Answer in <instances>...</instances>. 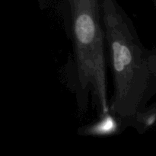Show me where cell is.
<instances>
[{
    "instance_id": "1",
    "label": "cell",
    "mask_w": 156,
    "mask_h": 156,
    "mask_svg": "<svg viewBox=\"0 0 156 156\" xmlns=\"http://www.w3.org/2000/svg\"><path fill=\"white\" fill-rule=\"evenodd\" d=\"M101 13L114 84L109 114L117 122L118 132L137 129L156 94V49L143 44L133 21L117 0H102Z\"/></svg>"
},
{
    "instance_id": "2",
    "label": "cell",
    "mask_w": 156,
    "mask_h": 156,
    "mask_svg": "<svg viewBox=\"0 0 156 156\" xmlns=\"http://www.w3.org/2000/svg\"><path fill=\"white\" fill-rule=\"evenodd\" d=\"M102 0H56L67 37L73 46L69 85L80 114L86 111L90 96L99 119L109 114L106 80V41Z\"/></svg>"
},
{
    "instance_id": "3",
    "label": "cell",
    "mask_w": 156,
    "mask_h": 156,
    "mask_svg": "<svg viewBox=\"0 0 156 156\" xmlns=\"http://www.w3.org/2000/svg\"><path fill=\"white\" fill-rule=\"evenodd\" d=\"M151 2H152V4H153L154 7H155V11H156V0H151Z\"/></svg>"
}]
</instances>
